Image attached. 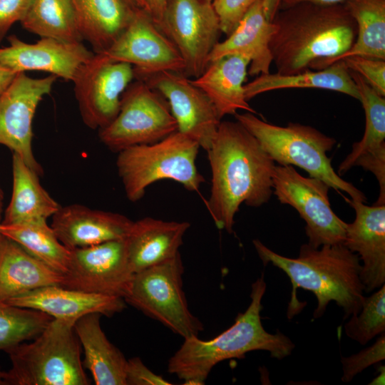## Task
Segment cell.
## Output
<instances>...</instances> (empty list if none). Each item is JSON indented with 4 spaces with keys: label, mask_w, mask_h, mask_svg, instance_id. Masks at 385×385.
Wrapping results in <instances>:
<instances>
[{
    "label": "cell",
    "mask_w": 385,
    "mask_h": 385,
    "mask_svg": "<svg viewBox=\"0 0 385 385\" xmlns=\"http://www.w3.org/2000/svg\"><path fill=\"white\" fill-rule=\"evenodd\" d=\"M169 0H145V10L157 26L160 24Z\"/></svg>",
    "instance_id": "obj_40"
},
{
    "label": "cell",
    "mask_w": 385,
    "mask_h": 385,
    "mask_svg": "<svg viewBox=\"0 0 385 385\" xmlns=\"http://www.w3.org/2000/svg\"><path fill=\"white\" fill-rule=\"evenodd\" d=\"M252 242L265 265L272 264L289 278L292 292L287 312L289 319L305 305L297 298V288L315 295L317 306L313 313L314 319L324 314L332 301L343 309L344 319L361 310L365 297L360 277L361 264L358 255L343 243L324 245L321 248L304 244L298 257L290 258L274 252L257 239Z\"/></svg>",
    "instance_id": "obj_3"
},
{
    "label": "cell",
    "mask_w": 385,
    "mask_h": 385,
    "mask_svg": "<svg viewBox=\"0 0 385 385\" xmlns=\"http://www.w3.org/2000/svg\"><path fill=\"white\" fill-rule=\"evenodd\" d=\"M21 24L41 38L83 41L70 0H30Z\"/></svg>",
    "instance_id": "obj_32"
},
{
    "label": "cell",
    "mask_w": 385,
    "mask_h": 385,
    "mask_svg": "<svg viewBox=\"0 0 385 385\" xmlns=\"http://www.w3.org/2000/svg\"><path fill=\"white\" fill-rule=\"evenodd\" d=\"M124 1L134 10H136V9L145 10V0H124Z\"/></svg>",
    "instance_id": "obj_45"
},
{
    "label": "cell",
    "mask_w": 385,
    "mask_h": 385,
    "mask_svg": "<svg viewBox=\"0 0 385 385\" xmlns=\"http://www.w3.org/2000/svg\"><path fill=\"white\" fill-rule=\"evenodd\" d=\"M349 71L355 82L365 113V130L361 140L352 145L350 153L340 164L341 175L354 166L370 172L385 166V98L371 88L357 73Z\"/></svg>",
    "instance_id": "obj_25"
},
{
    "label": "cell",
    "mask_w": 385,
    "mask_h": 385,
    "mask_svg": "<svg viewBox=\"0 0 385 385\" xmlns=\"http://www.w3.org/2000/svg\"><path fill=\"white\" fill-rule=\"evenodd\" d=\"M158 26L180 53L184 74L188 78L200 76L222 33L212 2L169 0Z\"/></svg>",
    "instance_id": "obj_11"
},
{
    "label": "cell",
    "mask_w": 385,
    "mask_h": 385,
    "mask_svg": "<svg viewBox=\"0 0 385 385\" xmlns=\"http://www.w3.org/2000/svg\"><path fill=\"white\" fill-rule=\"evenodd\" d=\"M98 313L79 318L74 329L85 358L83 365L89 370L96 385H126L128 359L103 332Z\"/></svg>",
    "instance_id": "obj_26"
},
{
    "label": "cell",
    "mask_w": 385,
    "mask_h": 385,
    "mask_svg": "<svg viewBox=\"0 0 385 385\" xmlns=\"http://www.w3.org/2000/svg\"><path fill=\"white\" fill-rule=\"evenodd\" d=\"M276 26L265 16L262 0L256 1L226 39L218 42L208 58V63L229 55H242L250 61L249 74L270 73L272 55L270 47Z\"/></svg>",
    "instance_id": "obj_21"
},
{
    "label": "cell",
    "mask_w": 385,
    "mask_h": 385,
    "mask_svg": "<svg viewBox=\"0 0 385 385\" xmlns=\"http://www.w3.org/2000/svg\"><path fill=\"white\" fill-rule=\"evenodd\" d=\"M9 46L0 47V63L16 73L39 71L73 81L81 67L94 54L82 42H66L41 38L29 43L16 35L8 38Z\"/></svg>",
    "instance_id": "obj_17"
},
{
    "label": "cell",
    "mask_w": 385,
    "mask_h": 385,
    "mask_svg": "<svg viewBox=\"0 0 385 385\" xmlns=\"http://www.w3.org/2000/svg\"><path fill=\"white\" fill-rule=\"evenodd\" d=\"M282 0H262L263 10L268 21H272L274 16L280 9Z\"/></svg>",
    "instance_id": "obj_42"
},
{
    "label": "cell",
    "mask_w": 385,
    "mask_h": 385,
    "mask_svg": "<svg viewBox=\"0 0 385 385\" xmlns=\"http://www.w3.org/2000/svg\"><path fill=\"white\" fill-rule=\"evenodd\" d=\"M259 0H213L222 33L227 36L238 25L249 9Z\"/></svg>",
    "instance_id": "obj_37"
},
{
    "label": "cell",
    "mask_w": 385,
    "mask_h": 385,
    "mask_svg": "<svg viewBox=\"0 0 385 385\" xmlns=\"http://www.w3.org/2000/svg\"><path fill=\"white\" fill-rule=\"evenodd\" d=\"M184 268L180 253L133 274L124 301L184 339L203 330L189 309L183 289Z\"/></svg>",
    "instance_id": "obj_8"
},
{
    "label": "cell",
    "mask_w": 385,
    "mask_h": 385,
    "mask_svg": "<svg viewBox=\"0 0 385 385\" xmlns=\"http://www.w3.org/2000/svg\"><path fill=\"white\" fill-rule=\"evenodd\" d=\"M3 202H4V192L0 186V222L1 221L3 216Z\"/></svg>",
    "instance_id": "obj_46"
},
{
    "label": "cell",
    "mask_w": 385,
    "mask_h": 385,
    "mask_svg": "<svg viewBox=\"0 0 385 385\" xmlns=\"http://www.w3.org/2000/svg\"><path fill=\"white\" fill-rule=\"evenodd\" d=\"M288 88H319L333 91L360 100L357 86L343 61L320 70H307L295 74H260L244 85L247 101L265 92Z\"/></svg>",
    "instance_id": "obj_29"
},
{
    "label": "cell",
    "mask_w": 385,
    "mask_h": 385,
    "mask_svg": "<svg viewBox=\"0 0 385 385\" xmlns=\"http://www.w3.org/2000/svg\"><path fill=\"white\" fill-rule=\"evenodd\" d=\"M207 153L212 185L206 205L217 227L232 233L242 203L260 207L270 199L276 165L237 120L220 122Z\"/></svg>",
    "instance_id": "obj_1"
},
{
    "label": "cell",
    "mask_w": 385,
    "mask_h": 385,
    "mask_svg": "<svg viewBox=\"0 0 385 385\" xmlns=\"http://www.w3.org/2000/svg\"><path fill=\"white\" fill-rule=\"evenodd\" d=\"M347 68L359 74L377 93L385 96V61L362 56L342 60Z\"/></svg>",
    "instance_id": "obj_36"
},
{
    "label": "cell",
    "mask_w": 385,
    "mask_h": 385,
    "mask_svg": "<svg viewBox=\"0 0 385 385\" xmlns=\"http://www.w3.org/2000/svg\"><path fill=\"white\" fill-rule=\"evenodd\" d=\"M17 73L0 63V94L10 85Z\"/></svg>",
    "instance_id": "obj_41"
},
{
    "label": "cell",
    "mask_w": 385,
    "mask_h": 385,
    "mask_svg": "<svg viewBox=\"0 0 385 385\" xmlns=\"http://www.w3.org/2000/svg\"><path fill=\"white\" fill-rule=\"evenodd\" d=\"M346 200L356 215L354 222L346 225L343 244L362 262L360 277L369 293L385 283V205L369 206Z\"/></svg>",
    "instance_id": "obj_18"
},
{
    "label": "cell",
    "mask_w": 385,
    "mask_h": 385,
    "mask_svg": "<svg viewBox=\"0 0 385 385\" xmlns=\"http://www.w3.org/2000/svg\"><path fill=\"white\" fill-rule=\"evenodd\" d=\"M102 53L111 61L130 64L136 80L165 71H185L178 50L144 9L134 11L125 30Z\"/></svg>",
    "instance_id": "obj_14"
},
{
    "label": "cell",
    "mask_w": 385,
    "mask_h": 385,
    "mask_svg": "<svg viewBox=\"0 0 385 385\" xmlns=\"http://www.w3.org/2000/svg\"><path fill=\"white\" fill-rule=\"evenodd\" d=\"M330 187L314 177H304L292 165H275L272 192L282 204L294 207L305 221L308 244L314 248L343 243L347 223L332 210Z\"/></svg>",
    "instance_id": "obj_10"
},
{
    "label": "cell",
    "mask_w": 385,
    "mask_h": 385,
    "mask_svg": "<svg viewBox=\"0 0 385 385\" xmlns=\"http://www.w3.org/2000/svg\"><path fill=\"white\" fill-rule=\"evenodd\" d=\"M126 385H170L171 383L150 371L138 357L128 359Z\"/></svg>",
    "instance_id": "obj_38"
},
{
    "label": "cell",
    "mask_w": 385,
    "mask_h": 385,
    "mask_svg": "<svg viewBox=\"0 0 385 385\" xmlns=\"http://www.w3.org/2000/svg\"><path fill=\"white\" fill-rule=\"evenodd\" d=\"M0 234L53 270L63 274L68 272L71 251L60 242L47 220L15 224L0 222Z\"/></svg>",
    "instance_id": "obj_31"
},
{
    "label": "cell",
    "mask_w": 385,
    "mask_h": 385,
    "mask_svg": "<svg viewBox=\"0 0 385 385\" xmlns=\"http://www.w3.org/2000/svg\"><path fill=\"white\" fill-rule=\"evenodd\" d=\"M345 0H282L280 9L287 8L301 2H311L322 5L342 4Z\"/></svg>",
    "instance_id": "obj_43"
},
{
    "label": "cell",
    "mask_w": 385,
    "mask_h": 385,
    "mask_svg": "<svg viewBox=\"0 0 385 385\" xmlns=\"http://www.w3.org/2000/svg\"><path fill=\"white\" fill-rule=\"evenodd\" d=\"M6 303L38 310L53 319L74 321L91 313L111 317L125 307L124 299L121 297L72 289L59 285L34 289L11 299Z\"/></svg>",
    "instance_id": "obj_20"
},
{
    "label": "cell",
    "mask_w": 385,
    "mask_h": 385,
    "mask_svg": "<svg viewBox=\"0 0 385 385\" xmlns=\"http://www.w3.org/2000/svg\"><path fill=\"white\" fill-rule=\"evenodd\" d=\"M188 222L144 217L133 221L125 238L130 267L135 274L175 257L189 229Z\"/></svg>",
    "instance_id": "obj_22"
},
{
    "label": "cell",
    "mask_w": 385,
    "mask_h": 385,
    "mask_svg": "<svg viewBox=\"0 0 385 385\" xmlns=\"http://www.w3.org/2000/svg\"><path fill=\"white\" fill-rule=\"evenodd\" d=\"M266 287L262 274L252 284L251 301L247 309L239 313L233 324L215 338L207 341L197 336L185 338L168 361V372L183 380V384L201 385L218 363L244 359L247 352L267 351L278 360L291 355L295 347L292 340L279 331L267 332L262 324V299Z\"/></svg>",
    "instance_id": "obj_4"
},
{
    "label": "cell",
    "mask_w": 385,
    "mask_h": 385,
    "mask_svg": "<svg viewBox=\"0 0 385 385\" xmlns=\"http://www.w3.org/2000/svg\"><path fill=\"white\" fill-rule=\"evenodd\" d=\"M134 78L133 66L95 53L80 69L74 93L84 124L100 130L110 124L120 110L123 93Z\"/></svg>",
    "instance_id": "obj_12"
},
{
    "label": "cell",
    "mask_w": 385,
    "mask_h": 385,
    "mask_svg": "<svg viewBox=\"0 0 385 385\" xmlns=\"http://www.w3.org/2000/svg\"><path fill=\"white\" fill-rule=\"evenodd\" d=\"M144 81L165 98L178 131L195 140L207 151L221 119L205 93L180 72H159Z\"/></svg>",
    "instance_id": "obj_16"
},
{
    "label": "cell",
    "mask_w": 385,
    "mask_h": 385,
    "mask_svg": "<svg viewBox=\"0 0 385 385\" xmlns=\"http://www.w3.org/2000/svg\"><path fill=\"white\" fill-rule=\"evenodd\" d=\"M346 335L361 345L385 332V284L365 297L361 309L344 325Z\"/></svg>",
    "instance_id": "obj_34"
},
{
    "label": "cell",
    "mask_w": 385,
    "mask_h": 385,
    "mask_svg": "<svg viewBox=\"0 0 385 385\" xmlns=\"http://www.w3.org/2000/svg\"><path fill=\"white\" fill-rule=\"evenodd\" d=\"M235 116L279 165H296L307 172L310 177L319 178L330 188L347 193L351 200L366 202L361 191L334 171L332 160L327 155L337 143L334 138L298 123H289L287 126L274 125L250 112L236 113Z\"/></svg>",
    "instance_id": "obj_6"
},
{
    "label": "cell",
    "mask_w": 385,
    "mask_h": 385,
    "mask_svg": "<svg viewBox=\"0 0 385 385\" xmlns=\"http://www.w3.org/2000/svg\"><path fill=\"white\" fill-rule=\"evenodd\" d=\"M206 1L212 2L213 0H206Z\"/></svg>",
    "instance_id": "obj_47"
},
{
    "label": "cell",
    "mask_w": 385,
    "mask_h": 385,
    "mask_svg": "<svg viewBox=\"0 0 385 385\" xmlns=\"http://www.w3.org/2000/svg\"><path fill=\"white\" fill-rule=\"evenodd\" d=\"M272 22L276 30L270 47L277 73L295 74L346 53L353 45L357 29L344 4L301 2L280 9Z\"/></svg>",
    "instance_id": "obj_2"
},
{
    "label": "cell",
    "mask_w": 385,
    "mask_h": 385,
    "mask_svg": "<svg viewBox=\"0 0 385 385\" xmlns=\"http://www.w3.org/2000/svg\"><path fill=\"white\" fill-rule=\"evenodd\" d=\"M12 192L1 222L47 220L61 207L43 188L39 175L17 154H12Z\"/></svg>",
    "instance_id": "obj_28"
},
{
    "label": "cell",
    "mask_w": 385,
    "mask_h": 385,
    "mask_svg": "<svg viewBox=\"0 0 385 385\" xmlns=\"http://www.w3.org/2000/svg\"><path fill=\"white\" fill-rule=\"evenodd\" d=\"M178 130L165 98L146 82H131L123 93L113 120L98 130L101 142L118 153L127 148L158 142Z\"/></svg>",
    "instance_id": "obj_9"
},
{
    "label": "cell",
    "mask_w": 385,
    "mask_h": 385,
    "mask_svg": "<svg viewBox=\"0 0 385 385\" xmlns=\"http://www.w3.org/2000/svg\"><path fill=\"white\" fill-rule=\"evenodd\" d=\"M379 374L369 384L371 385L384 384L385 369L384 366H381L379 369Z\"/></svg>",
    "instance_id": "obj_44"
},
{
    "label": "cell",
    "mask_w": 385,
    "mask_h": 385,
    "mask_svg": "<svg viewBox=\"0 0 385 385\" xmlns=\"http://www.w3.org/2000/svg\"><path fill=\"white\" fill-rule=\"evenodd\" d=\"M64 274L29 254L18 243L0 234V302H6L36 289L62 286Z\"/></svg>",
    "instance_id": "obj_23"
},
{
    "label": "cell",
    "mask_w": 385,
    "mask_h": 385,
    "mask_svg": "<svg viewBox=\"0 0 385 385\" xmlns=\"http://www.w3.org/2000/svg\"><path fill=\"white\" fill-rule=\"evenodd\" d=\"M30 0H0V43L11 27L23 19Z\"/></svg>",
    "instance_id": "obj_39"
},
{
    "label": "cell",
    "mask_w": 385,
    "mask_h": 385,
    "mask_svg": "<svg viewBox=\"0 0 385 385\" xmlns=\"http://www.w3.org/2000/svg\"><path fill=\"white\" fill-rule=\"evenodd\" d=\"M52 319L38 310L0 302V349L34 339Z\"/></svg>",
    "instance_id": "obj_33"
},
{
    "label": "cell",
    "mask_w": 385,
    "mask_h": 385,
    "mask_svg": "<svg viewBox=\"0 0 385 385\" xmlns=\"http://www.w3.org/2000/svg\"><path fill=\"white\" fill-rule=\"evenodd\" d=\"M71 251L70 265L61 287L124 299L134 274L128 262L125 238Z\"/></svg>",
    "instance_id": "obj_15"
},
{
    "label": "cell",
    "mask_w": 385,
    "mask_h": 385,
    "mask_svg": "<svg viewBox=\"0 0 385 385\" xmlns=\"http://www.w3.org/2000/svg\"><path fill=\"white\" fill-rule=\"evenodd\" d=\"M385 359V334L382 333L376 341L356 354L342 356V381L350 382L358 374L366 368Z\"/></svg>",
    "instance_id": "obj_35"
},
{
    "label": "cell",
    "mask_w": 385,
    "mask_h": 385,
    "mask_svg": "<svg viewBox=\"0 0 385 385\" xmlns=\"http://www.w3.org/2000/svg\"><path fill=\"white\" fill-rule=\"evenodd\" d=\"M83 40L95 53L108 50L125 30L134 9L124 0H70Z\"/></svg>",
    "instance_id": "obj_27"
},
{
    "label": "cell",
    "mask_w": 385,
    "mask_h": 385,
    "mask_svg": "<svg viewBox=\"0 0 385 385\" xmlns=\"http://www.w3.org/2000/svg\"><path fill=\"white\" fill-rule=\"evenodd\" d=\"M343 4L356 22V39L346 53L325 63L322 69L351 56L385 61V0H345Z\"/></svg>",
    "instance_id": "obj_30"
},
{
    "label": "cell",
    "mask_w": 385,
    "mask_h": 385,
    "mask_svg": "<svg viewBox=\"0 0 385 385\" xmlns=\"http://www.w3.org/2000/svg\"><path fill=\"white\" fill-rule=\"evenodd\" d=\"M250 61L242 55H229L210 62L203 73L191 80L213 104L219 118L238 110L256 114L245 95L244 82Z\"/></svg>",
    "instance_id": "obj_24"
},
{
    "label": "cell",
    "mask_w": 385,
    "mask_h": 385,
    "mask_svg": "<svg viewBox=\"0 0 385 385\" xmlns=\"http://www.w3.org/2000/svg\"><path fill=\"white\" fill-rule=\"evenodd\" d=\"M57 77L34 78L18 73L0 94V145L19 155L39 176L43 168L32 147L33 120L43 98L51 93Z\"/></svg>",
    "instance_id": "obj_13"
},
{
    "label": "cell",
    "mask_w": 385,
    "mask_h": 385,
    "mask_svg": "<svg viewBox=\"0 0 385 385\" xmlns=\"http://www.w3.org/2000/svg\"><path fill=\"white\" fill-rule=\"evenodd\" d=\"M76 322L53 319L31 342L6 349L12 366L2 373L4 385L90 384Z\"/></svg>",
    "instance_id": "obj_5"
},
{
    "label": "cell",
    "mask_w": 385,
    "mask_h": 385,
    "mask_svg": "<svg viewBox=\"0 0 385 385\" xmlns=\"http://www.w3.org/2000/svg\"><path fill=\"white\" fill-rule=\"evenodd\" d=\"M51 218L56 235L70 250L125 239L133 223L123 215L80 204L61 206Z\"/></svg>",
    "instance_id": "obj_19"
},
{
    "label": "cell",
    "mask_w": 385,
    "mask_h": 385,
    "mask_svg": "<svg viewBox=\"0 0 385 385\" xmlns=\"http://www.w3.org/2000/svg\"><path fill=\"white\" fill-rule=\"evenodd\" d=\"M200 148L197 142L177 130L158 142L119 151L116 167L127 198L138 201L149 185L163 179L197 191L205 182L196 166Z\"/></svg>",
    "instance_id": "obj_7"
}]
</instances>
